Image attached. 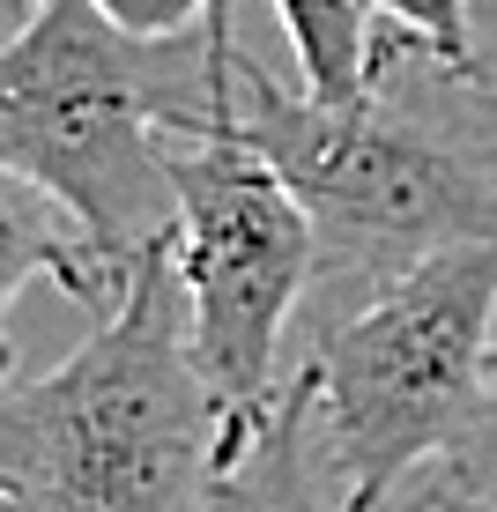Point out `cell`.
<instances>
[{"label": "cell", "mask_w": 497, "mask_h": 512, "mask_svg": "<svg viewBox=\"0 0 497 512\" xmlns=\"http://www.w3.org/2000/svg\"><path fill=\"white\" fill-rule=\"evenodd\" d=\"M230 416L193 357L179 253L127 290L60 372L0 401V512H216Z\"/></svg>", "instance_id": "obj_2"}, {"label": "cell", "mask_w": 497, "mask_h": 512, "mask_svg": "<svg viewBox=\"0 0 497 512\" xmlns=\"http://www.w3.org/2000/svg\"><path fill=\"white\" fill-rule=\"evenodd\" d=\"M230 127L290 179L319 231V290L305 305L319 334L423 260L497 245V90L394 30H371L357 97L282 90L230 38Z\"/></svg>", "instance_id": "obj_1"}, {"label": "cell", "mask_w": 497, "mask_h": 512, "mask_svg": "<svg viewBox=\"0 0 497 512\" xmlns=\"http://www.w3.org/2000/svg\"><path fill=\"white\" fill-rule=\"evenodd\" d=\"M497 349V245L408 268L371 305L334 320L297 372L319 394L349 512H386L460 438Z\"/></svg>", "instance_id": "obj_5"}, {"label": "cell", "mask_w": 497, "mask_h": 512, "mask_svg": "<svg viewBox=\"0 0 497 512\" xmlns=\"http://www.w3.org/2000/svg\"><path fill=\"white\" fill-rule=\"evenodd\" d=\"M408 512H497V349L460 438L408 483Z\"/></svg>", "instance_id": "obj_9"}, {"label": "cell", "mask_w": 497, "mask_h": 512, "mask_svg": "<svg viewBox=\"0 0 497 512\" xmlns=\"http://www.w3.org/2000/svg\"><path fill=\"white\" fill-rule=\"evenodd\" d=\"M216 512H349L342 468H334L327 423H319V394L297 372L282 386L275 416L245 438V453L223 468Z\"/></svg>", "instance_id": "obj_6"}, {"label": "cell", "mask_w": 497, "mask_h": 512, "mask_svg": "<svg viewBox=\"0 0 497 512\" xmlns=\"http://www.w3.org/2000/svg\"><path fill=\"white\" fill-rule=\"evenodd\" d=\"M216 38H141L97 0H30L0 52V171L38 179L112 268L179 245L171 149L216 119Z\"/></svg>", "instance_id": "obj_3"}, {"label": "cell", "mask_w": 497, "mask_h": 512, "mask_svg": "<svg viewBox=\"0 0 497 512\" xmlns=\"http://www.w3.org/2000/svg\"><path fill=\"white\" fill-rule=\"evenodd\" d=\"M297 45V82L312 97H357L371 82V15L364 0H275Z\"/></svg>", "instance_id": "obj_8"}, {"label": "cell", "mask_w": 497, "mask_h": 512, "mask_svg": "<svg viewBox=\"0 0 497 512\" xmlns=\"http://www.w3.org/2000/svg\"><path fill=\"white\" fill-rule=\"evenodd\" d=\"M216 38V119L179 134L171 179H179V282L193 357L230 416V461L282 401V342L290 320L319 290V231L290 179L230 127V8L208 15Z\"/></svg>", "instance_id": "obj_4"}, {"label": "cell", "mask_w": 497, "mask_h": 512, "mask_svg": "<svg viewBox=\"0 0 497 512\" xmlns=\"http://www.w3.org/2000/svg\"><path fill=\"white\" fill-rule=\"evenodd\" d=\"M30 8V0H23ZM112 23L141 30V38H179V30H201L216 8H230V0H97Z\"/></svg>", "instance_id": "obj_11"}, {"label": "cell", "mask_w": 497, "mask_h": 512, "mask_svg": "<svg viewBox=\"0 0 497 512\" xmlns=\"http://www.w3.org/2000/svg\"><path fill=\"white\" fill-rule=\"evenodd\" d=\"M468 82L497 90V0H475L468 8Z\"/></svg>", "instance_id": "obj_12"}, {"label": "cell", "mask_w": 497, "mask_h": 512, "mask_svg": "<svg viewBox=\"0 0 497 512\" xmlns=\"http://www.w3.org/2000/svg\"><path fill=\"white\" fill-rule=\"evenodd\" d=\"M30 275L60 282L75 305L112 312L119 290H127V268L104 260V245L82 231L75 208H60L38 179L23 171H0V305H15Z\"/></svg>", "instance_id": "obj_7"}, {"label": "cell", "mask_w": 497, "mask_h": 512, "mask_svg": "<svg viewBox=\"0 0 497 512\" xmlns=\"http://www.w3.org/2000/svg\"><path fill=\"white\" fill-rule=\"evenodd\" d=\"M468 8L475 0H364L371 30H394V38L438 52L460 75H468Z\"/></svg>", "instance_id": "obj_10"}]
</instances>
